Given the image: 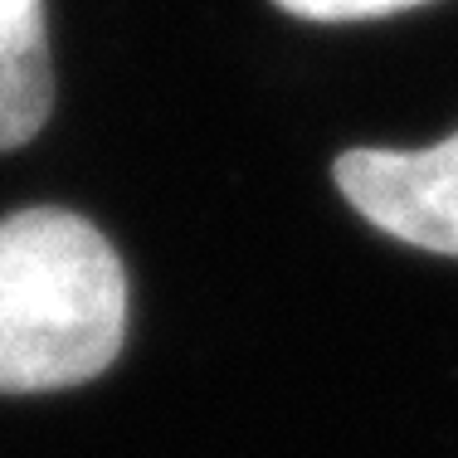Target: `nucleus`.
I'll list each match as a JSON object with an SVG mask.
<instances>
[{
	"label": "nucleus",
	"mask_w": 458,
	"mask_h": 458,
	"mask_svg": "<svg viewBox=\"0 0 458 458\" xmlns=\"http://www.w3.org/2000/svg\"><path fill=\"white\" fill-rule=\"evenodd\" d=\"M127 278L113 244L73 210L0 220V395L83 386L113 366Z\"/></svg>",
	"instance_id": "f257e3e1"
},
{
	"label": "nucleus",
	"mask_w": 458,
	"mask_h": 458,
	"mask_svg": "<svg viewBox=\"0 0 458 458\" xmlns=\"http://www.w3.org/2000/svg\"><path fill=\"white\" fill-rule=\"evenodd\" d=\"M336 185L376 229L458 259V137L424 151L356 147L336 157Z\"/></svg>",
	"instance_id": "f03ea898"
},
{
	"label": "nucleus",
	"mask_w": 458,
	"mask_h": 458,
	"mask_svg": "<svg viewBox=\"0 0 458 458\" xmlns=\"http://www.w3.org/2000/svg\"><path fill=\"white\" fill-rule=\"evenodd\" d=\"M54 107L39 0H0V151L25 147Z\"/></svg>",
	"instance_id": "7ed1b4c3"
},
{
	"label": "nucleus",
	"mask_w": 458,
	"mask_h": 458,
	"mask_svg": "<svg viewBox=\"0 0 458 458\" xmlns=\"http://www.w3.org/2000/svg\"><path fill=\"white\" fill-rule=\"evenodd\" d=\"M278 5L288 10V15L336 25V20H380V15H395V10L424 5V0H278Z\"/></svg>",
	"instance_id": "20e7f679"
}]
</instances>
